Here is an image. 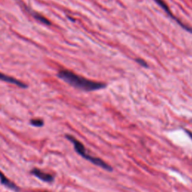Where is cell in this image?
Listing matches in <instances>:
<instances>
[{
	"label": "cell",
	"instance_id": "52a82bcc",
	"mask_svg": "<svg viewBox=\"0 0 192 192\" xmlns=\"http://www.w3.org/2000/svg\"><path fill=\"white\" fill-rule=\"evenodd\" d=\"M29 11V13L30 14V15H32V17H34V18H35L36 20H39L40 22L43 23L44 24H46V25H50V22L48 20H47L46 18H44L42 15H38V13L36 12H34V11H29V9H26Z\"/></svg>",
	"mask_w": 192,
	"mask_h": 192
},
{
	"label": "cell",
	"instance_id": "ba28073f",
	"mask_svg": "<svg viewBox=\"0 0 192 192\" xmlns=\"http://www.w3.org/2000/svg\"><path fill=\"white\" fill-rule=\"evenodd\" d=\"M31 125L36 127H42L44 125V122L42 119H32L30 122Z\"/></svg>",
	"mask_w": 192,
	"mask_h": 192
},
{
	"label": "cell",
	"instance_id": "5b68a950",
	"mask_svg": "<svg viewBox=\"0 0 192 192\" xmlns=\"http://www.w3.org/2000/svg\"><path fill=\"white\" fill-rule=\"evenodd\" d=\"M0 80H1L5 81V82H7V83L15 84L16 85V86H18L19 87H21V88H26L27 86L25 83H22L21 81L15 79V78H13V77H11L9 76H7V75L4 74L2 73H0Z\"/></svg>",
	"mask_w": 192,
	"mask_h": 192
},
{
	"label": "cell",
	"instance_id": "6da1fadb",
	"mask_svg": "<svg viewBox=\"0 0 192 192\" xmlns=\"http://www.w3.org/2000/svg\"><path fill=\"white\" fill-rule=\"evenodd\" d=\"M58 76L65 82L77 89L83 91H95L102 89L106 87L107 85L104 83L95 82L76 74L74 72L68 70H62L59 72Z\"/></svg>",
	"mask_w": 192,
	"mask_h": 192
},
{
	"label": "cell",
	"instance_id": "9c48e42d",
	"mask_svg": "<svg viewBox=\"0 0 192 192\" xmlns=\"http://www.w3.org/2000/svg\"><path fill=\"white\" fill-rule=\"evenodd\" d=\"M136 61H137V63H138L140 65H141V66L145 67V68L148 67V64L146 63L144 60H143L142 59H137Z\"/></svg>",
	"mask_w": 192,
	"mask_h": 192
},
{
	"label": "cell",
	"instance_id": "3957f363",
	"mask_svg": "<svg viewBox=\"0 0 192 192\" xmlns=\"http://www.w3.org/2000/svg\"><path fill=\"white\" fill-rule=\"evenodd\" d=\"M155 1L156 3L158 4V5H159V6H161V8H163V10L164 11H165L166 13H167V15H169V16L170 17V18H172L173 20H174L175 21H176V23H177L180 26L182 27V28H183V29H185V30L188 31V32H189L190 33L192 34V28L191 27L185 25V24L183 22H182L181 20H180V19H178L177 18H176V17L174 16V15H173V13L171 12V11H170V9L169 8V7L167 6V3L166 2H164L163 1V0H155Z\"/></svg>",
	"mask_w": 192,
	"mask_h": 192
},
{
	"label": "cell",
	"instance_id": "8992f818",
	"mask_svg": "<svg viewBox=\"0 0 192 192\" xmlns=\"http://www.w3.org/2000/svg\"><path fill=\"white\" fill-rule=\"evenodd\" d=\"M0 180H1V183H2L3 185H5V186H7V187L10 188L15 191L19 190L18 186H17L15 184H14L13 183H11V182L8 180V178H6L5 176H4L3 173H2L1 171H0Z\"/></svg>",
	"mask_w": 192,
	"mask_h": 192
},
{
	"label": "cell",
	"instance_id": "277c9868",
	"mask_svg": "<svg viewBox=\"0 0 192 192\" xmlns=\"http://www.w3.org/2000/svg\"><path fill=\"white\" fill-rule=\"evenodd\" d=\"M31 173L34 176H36L37 178H38V179H40V180L44 182H47V183H52L54 180V177L52 175L45 173V172L42 171V170L38 168H34L31 171Z\"/></svg>",
	"mask_w": 192,
	"mask_h": 192
},
{
	"label": "cell",
	"instance_id": "7a4b0ae2",
	"mask_svg": "<svg viewBox=\"0 0 192 192\" xmlns=\"http://www.w3.org/2000/svg\"><path fill=\"white\" fill-rule=\"evenodd\" d=\"M66 137L68 140H70L72 143L74 144V149L76 150L77 153L79 155H80L83 158H84L86 160L92 162V164H95V165H98L99 167H102L103 169H105L107 170H112V167L110 165H108L107 164L105 163L104 161H102L101 159L99 158H95L93 157V156L90 155L89 153L86 152V149L85 148V146H83V144L82 143L79 141V140H77L75 137H74L72 135H66Z\"/></svg>",
	"mask_w": 192,
	"mask_h": 192
}]
</instances>
